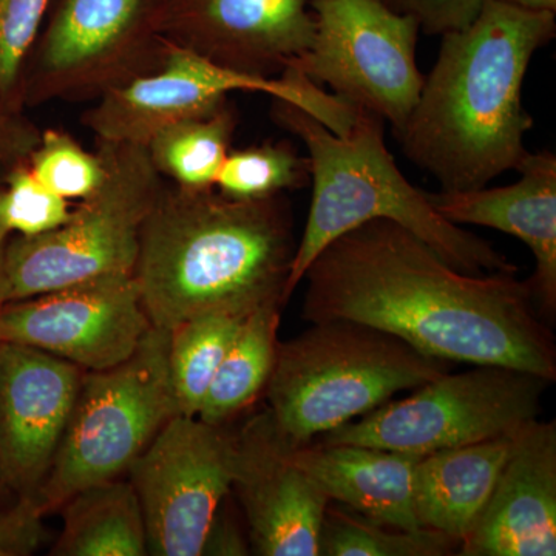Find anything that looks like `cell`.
I'll list each match as a JSON object with an SVG mask.
<instances>
[{"mask_svg": "<svg viewBox=\"0 0 556 556\" xmlns=\"http://www.w3.org/2000/svg\"><path fill=\"white\" fill-rule=\"evenodd\" d=\"M302 317L351 320L396 336L426 356L521 369L556 379L554 328L529 280L470 274L390 219H372L311 262Z\"/></svg>", "mask_w": 556, "mask_h": 556, "instance_id": "6da1fadb", "label": "cell"}, {"mask_svg": "<svg viewBox=\"0 0 556 556\" xmlns=\"http://www.w3.org/2000/svg\"><path fill=\"white\" fill-rule=\"evenodd\" d=\"M556 36V13L484 0L441 36L438 60L402 129V152L445 192L481 189L517 170L533 118L522 102L530 61Z\"/></svg>", "mask_w": 556, "mask_h": 556, "instance_id": "7a4b0ae2", "label": "cell"}, {"mask_svg": "<svg viewBox=\"0 0 556 556\" xmlns=\"http://www.w3.org/2000/svg\"><path fill=\"white\" fill-rule=\"evenodd\" d=\"M298 240L287 197L236 200L164 185L141 230L134 277L153 327L287 305Z\"/></svg>", "mask_w": 556, "mask_h": 556, "instance_id": "3957f363", "label": "cell"}, {"mask_svg": "<svg viewBox=\"0 0 556 556\" xmlns=\"http://www.w3.org/2000/svg\"><path fill=\"white\" fill-rule=\"evenodd\" d=\"M270 116L308 150L313 195L287 285V302L318 252L351 229L390 219L430 244L450 265L470 274H517V266L489 241L448 222L428 192L399 170L386 146V121L357 109L350 134L339 137L291 102L273 100Z\"/></svg>", "mask_w": 556, "mask_h": 556, "instance_id": "277c9868", "label": "cell"}, {"mask_svg": "<svg viewBox=\"0 0 556 556\" xmlns=\"http://www.w3.org/2000/svg\"><path fill=\"white\" fill-rule=\"evenodd\" d=\"M450 371L396 336L351 320H328L278 342L266 387L269 412L295 445L308 444Z\"/></svg>", "mask_w": 556, "mask_h": 556, "instance_id": "5b68a950", "label": "cell"}, {"mask_svg": "<svg viewBox=\"0 0 556 556\" xmlns=\"http://www.w3.org/2000/svg\"><path fill=\"white\" fill-rule=\"evenodd\" d=\"M105 177L60 228L5 244L7 303L108 276L134 274L142 226L164 178L142 146L98 141Z\"/></svg>", "mask_w": 556, "mask_h": 556, "instance_id": "8992f818", "label": "cell"}, {"mask_svg": "<svg viewBox=\"0 0 556 556\" xmlns=\"http://www.w3.org/2000/svg\"><path fill=\"white\" fill-rule=\"evenodd\" d=\"M169 329L152 327L126 362L84 371L78 397L35 503L43 517L86 486L127 473L177 416L169 379Z\"/></svg>", "mask_w": 556, "mask_h": 556, "instance_id": "52a82bcc", "label": "cell"}, {"mask_svg": "<svg viewBox=\"0 0 556 556\" xmlns=\"http://www.w3.org/2000/svg\"><path fill=\"white\" fill-rule=\"evenodd\" d=\"M232 91L291 102L339 137H345L356 121L353 105L321 90L294 67L285 68L276 78L248 75L166 42L159 68L102 94L84 112L83 124L98 141L146 148L160 130L217 112Z\"/></svg>", "mask_w": 556, "mask_h": 556, "instance_id": "ba28073f", "label": "cell"}, {"mask_svg": "<svg viewBox=\"0 0 556 556\" xmlns=\"http://www.w3.org/2000/svg\"><path fill=\"white\" fill-rule=\"evenodd\" d=\"M551 382L517 368L477 365L388 401L364 417L320 437L324 444H354L426 456L489 439L515 437L538 419Z\"/></svg>", "mask_w": 556, "mask_h": 556, "instance_id": "9c48e42d", "label": "cell"}, {"mask_svg": "<svg viewBox=\"0 0 556 556\" xmlns=\"http://www.w3.org/2000/svg\"><path fill=\"white\" fill-rule=\"evenodd\" d=\"M153 0L51 3L21 83V105L98 100L163 64Z\"/></svg>", "mask_w": 556, "mask_h": 556, "instance_id": "30bf717a", "label": "cell"}, {"mask_svg": "<svg viewBox=\"0 0 556 556\" xmlns=\"http://www.w3.org/2000/svg\"><path fill=\"white\" fill-rule=\"evenodd\" d=\"M314 36L289 62L314 84L402 129L424 79L416 61V20L380 0H311Z\"/></svg>", "mask_w": 556, "mask_h": 556, "instance_id": "8fae6325", "label": "cell"}, {"mask_svg": "<svg viewBox=\"0 0 556 556\" xmlns=\"http://www.w3.org/2000/svg\"><path fill=\"white\" fill-rule=\"evenodd\" d=\"M148 529L149 555L200 556L219 504L230 495L233 433L177 415L127 470Z\"/></svg>", "mask_w": 556, "mask_h": 556, "instance_id": "7c38bea8", "label": "cell"}, {"mask_svg": "<svg viewBox=\"0 0 556 556\" xmlns=\"http://www.w3.org/2000/svg\"><path fill=\"white\" fill-rule=\"evenodd\" d=\"M152 321L134 274L108 276L0 305V342L104 371L135 353Z\"/></svg>", "mask_w": 556, "mask_h": 556, "instance_id": "4fadbf2b", "label": "cell"}, {"mask_svg": "<svg viewBox=\"0 0 556 556\" xmlns=\"http://www.w3.org/2000/svg\"><path fill=\"white\" fill-rule=\"evenodd\" d=\"M269 408L233 433L230 493L239 500L251 554L318 556V536L331 501L295 459Z\"/></svg>", "mask_w": 556, "mask_h": 556, "instance_id": "5bb4252c", "label": "cell"}, {"mask_svg": "<svg viewBox=\"0 0 556 556\" xmlns=\"http://www.w3.org/2000/svg\"><path fill=\"white\" fill-rule=\"evenodd\" d=\"M156 31L223 67L276 78L309 49L311 0H153Z\"/></svg>", "mask_w": 556, "mask_h": 556, "instance_id": "9a60e30c", "label": "cell"}, {"mask_svg": "<svg viewBox=\"0 0 556 556\" xmlns=\"http://www.w3.org/2000/svg\"><path fill=\"white\" fill-rule=\"evenodd\" d=\"M84 369L46 351L0 342V482L35 501L78 397Z\"/></svg>", "mask_w": 556, "mask_h": 556, "instance_id": "2e32d148", "label": "cell"}, {"mask_svg": "<svg viewBox=\"0 0 556 556\" xmlns=\"http://www.w3.org/2000/svg\"><path fill=\"white\" fill-rule=\"evenodd\" d=\"M456 555H556L555 420L536 419L519 431L492 495Z\"/></svg>", "mask_w": 556, "mask_h": 556, "instance_id": "e0dca14e", "label": "cell"}, {"mask_svg": "<svg viewBox=\"0 0 556 556\" xmlns=\"http://www.w3.org/2000/svg\"><path fill=\"white\" fill-rule=\"evenodd\" d=\"M517 182L501 188L428 193L431 204L457 226L473 225L517 237L532 252L535 270L527 278L540 316L556 320V155L527 153Z\"/></svg>", "mask_w": 556, "mask_h": 556, "instance_id": "ac0fdd59", "label": "cell"}, {"mask_svg": "<svg viewBox=\"0 0 556 556\" xmlns=\"http://www.w3.org/2000/svg\"><path fill=\"white\" fill-rule=\"evenodd\" d=\"M422 456L354 444L308 442L295 459L331 503L397 529H424L417 522L413 485Z\"/></svg>", "mask_w": 556, "mask_h": 556, "instance_id": "d6986e66", "label": "cell"}, {"mask_svg": "<svg viewBox=\"0 0 556 556\" xmlns=\"http://www.w3.org/2000/svg\"><path fill=\"white\" fill-rule=\"evenodd\" d=\"M517 437L489 439L420 457L413 485L419 526L463 543L492 495Z\"/></svg>", "mask_w": 556, "mask_h": 556, "instance_id": "ffe728a7", "label": "cell"}, {"mask_svg": "<svg viewBox=\"0 0 556 556\" xmlns=\"http://www.w3.org/2000/svg\"><path fill=\"white\" fill-rule=\"evenodd\" d=\"M62 510L51 556H146L148 529L129 479H109L75 493Z\"/></svg>", "mask_w": 556, "mask_h": 556, "instance_id": "44dd1931", "label": "cell"}, {"mask_svg": "<svg viewBox=\"0 0 556 556\" xmlns=\"http://www.w3.org/2000/svg\"><path fill=\"white\" fill-rule=\"evenodd\" d=\"M281 306L268 303L244 318L201 404V420L226 426L265 393L280 342Z\"/></svg>", "mask_w": 556, "mask_h": 556, "instance_id": "7402d4cb", "label": "cell"}, {"mask_svg": "<svg viewBox=\"0 0 556 556\" xmlns=\"http://www.w3.org/2000/svg\"><path fill=\"white\" fill-rule=\"evenodd\" d=\"M236 127V112L228 101L211 115L160 130L146 149L161 177L177 188L212 189L228 159Z\"/></svg>", "mask_w": 556, "mask_h": 556, "instance_id": "603a6c76", "label": "cell"}, {"mask_svg": "<svg viewBox=\"0 0 556 556\" xmlns=\"http://www.w3.org/2000/svg\"><path fill=\"white\" fill-rule=\"evenodd\" d=\"M247 316L208 313L170 329L169 379L178 415L199 416L230 343Z\"/></svg>", "mask_w": 556, "mask_h": 556, "instance_id": "cb8c5ba5", "label": "cell"}, {"mask_svg": "<svg viewBox=\"0 0 556 556\" xmlns=\"http://www.w3.org/2000/svg\"><path fill=\"white\" fill-rule=\"evenodd\" d=\"M459 541L430 529L405 530L328 504L318 536V556L456 555Z\"/></svg>", "mask_w": 556, "mask_h": 556, "instance_id": "d4e9b609", "label": "cell"}, {"mask_svg": "<svg viewBox=\"0 0 556 556\" xmlns=\"http://www.w3.org/2000/svg\"><path fill=\"white\" fill-rule=\"evenodd\" d=\"M309 163L291 142H265L230 150L215 182L229 199L265 200L308 185Z\"/></svg>", "mask_w": 556, "mask_h": 556, "instance_id": "484cf974", "label": "cell"}, {"mask_svg": "<svg viewBox=\"0 0 556 556\" xmlns=\"http://www.w3.org/2000/svg\"><path fill=\"white\" fill-rule=\"evenodd\" d=\"M27 164L47 189L67 201L86 199L105 177L100 150L89 152L67 131L43 130Z\"/></svg>", "mask_w": 556, "mask_h": 556, "instance_id": "4316f807", "label": "cell"}, {"mask_svg": "<svg viewBox=\"0 0 556 556\" xmlns=\"http://www.w3.org/2000/svg\"><path fill=\"white\" fill-rule=\"evenodd\" d=\"M67 200L47 189L27 163L17 164L0 181V244L13 233L36 237L60 228L70 218Z\"/></svg>", "mask_w": 556, "mask_h": 556, "instance_id": "83f0119b", "label": "cell"}, {"mask_svg": "<svg viewBox=\"0 0 556 556\" xmlns=\"http://www.w3.org/2000/svg\"><path fill=\"white\" fill-rule=\"evenodd\" d=\"M53 0H0V97L20 110L25 64Z\"/></svg>", "mask_w": 556, "mask_h": 556, "instance_id": "f1b7e54d", "label": "cell"}, {"mask_svg": "<svg viewBox=\"0 0 556 556\" xmlns=\"http://www.w3.org/2000/svg\"><path fill=\"white\" fill-rule=\"evenodd\" d=\"M388 9L413 17L420 31L430 36L467 27L484 0H380Z\"/></svg>", "mask_w": 556, "mask_h": 556, "instance_id": "f546056e", "label": "cell"}, {"mask_svg": "<svg viewBox=\"0 0 556 556\" xmlns=\"http://www.w3.org/2000/svg\"><path fill=\"white\" fill-rule=\"evenodd\" d=\"M47 540L43 515L35 501L21 500L0 510V556L35 554Z\"/></svg>", "mask_w": 556, "mask_h": 556, "instance_id": "4dcf8cb0", "label": "cell"}, {"mask_svg": "<svg viewBox=\"0 0 556 556\" xmlns=\"http://www.w3.org/2000/svg\"><path fill=\"white\" fill-rule=\"evenodd\" d=\"M40 131L20 110L10 108L0 97V175L27 163L39 142Z\"/></svg>", "mask_w": 556, "mask_h": 556, "instance_id": "1f68e13d", "label": "cell"}, {"mask_svg": "<svg viewBox=\"0 0 556 556\" xmlns=\"http://www.w3.org/2000/svg\"><path fill=\"white\" fill-rule=\"evenodd\" d=\"M201 555L214 556H247L251 555L248 530L240 526L239 518L232 511L229 496L225 497L214 519L208 526L204 538Z\"/></svg>", "mask_w": 556, "mask_h": 556, "instance_id": "d6a6232c", "label": "cell"}, {"mask_svg": "<svg viewBox=\"0 0 556 556\" xmlns=\"http://www.w3.org/2000/svg\"><path fill=\"white\" fill-rule=\"evenodd\" d=\"M504 2L521 7V9L556 13V0H504Z\"/></svg>", "mask_w": 556, "mask_h": 556, "instance_id": "836d02e7", "label": "cell"}, {"mask_svg": "<svg viewBox=\"0 0 556 556\" xmlns=\"http://www.w3.org/2000/svg\"><path fill=\"white\" fill-rule=\"evenodd\" d=\"M7 303L5 247L0 244V305Z\"/></svg>", "mask_w": 556, "mask_h": 556, "instance_id": "e575fe53", "label": "cell"}, {"mask_svg": "<svg viewBox=\"0 0 556 556\" xmlns=\"http://www.w3.org/2000/svg\"><path fill=\"white\" fill-rule=\"evenodd\" d=\"M3 492V486H2V482H0V493Z\"/></svg>", "mask_w": 556, "mask_h": 556, "instance_id": "d590c367", "label": "cell"}]
</instances>
